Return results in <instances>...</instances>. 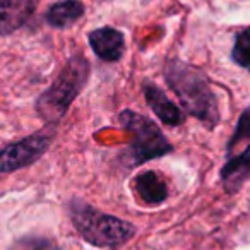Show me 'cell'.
Returning a JSON list of instances; mask_svg holds the SVG:
<instances>
[{
	"label": "cell",
	"instance_id": "obj_1",
	"mask_svg": "<svg viewBox=\"0 0 250 250\" xmlns=\"http://www.w3.org/2000/svg\"><path fill=\"white\" fill-rule=\"evenodd\" d=\"M167 81L180 98L185 111L197 117L208 127L218 124V103L206 77L199 70L180 60H171L167 67Z\"/></svg>",
	"mask_w": 250,
	"mask_h": 250
},
{
	"label": "cell",
	"instance_id": "obj_8",
	"mask_svg": "<svg viewBox=\"0 0 250 250\" xmlns=\"http://www.w3.org/2000/svg\"><path fill=\"white\" fill-rule=\"evenodd\" d=\"M143 91H144V96H146L147 104L158 115V118L161 122H165L167 125H171V127H177V125L182 124L184 115H182L180 108L175 103H171L163 91L158 89L156 86H151V84H144Z\"/></svg>",
	"mask_w": 250,
	"mask_h": 250
},
{
	"label": "cell",
	"instance_id": "obj_3",
	"mask_svg": "<svg viewBox=\"0 0 250 250\" xmlns=\"http://www.w3.org/2000/svg\"><path fill=\"white\" fill-rule=\"evenodd\" d=\"M89 76V63L83 57H72L50 89L40 96L36 108L42 118L48 124H55L65 115L70 103L76 100Z\"/></svg>",
	"mask_w": 250,
	"mask_h": 250
},
{
	"label": "cell",
	"instance_id": "obj_12",
	"mask_svg": "<svg viewBox=\"0 0 250 250\" xmlns=\"http://www.w3.org/2000/svg\"><path fill=\"white\" fill-rule=\"evenodd\" d=\"M231 57L240 67L250 70V29H243L236 35Z\"/></svg>",
	"mask_w": 250,
	"mask_h": 250
},
{
	"label": "cell",
	"instance_id": "obj_14",
	"mask_svg": "<svg viewBox=\"0 0 250 250\" xmlns=\"http://www.w3.org/2000/svg\"><path fill=\"white\" fill-rule=\"evenodd\" d=\"M249 136H250V108H247V110L243 111L242 117H240L238 127H236L235 134H233L231 141H229L228 149H231L236 143H240V141L245 139V137H249Z\"/></svg>",
	"mask_w": 250,
	"mask_h": 250
},
{
	"label": "cell",
	"instance_id": "obj_2",
	"mask_svg": "<svg viewBox=\"0 0 250 250\" xmlns=\"http://www.w3.org/2000/svg\"><path fill=\"white\" fill-rule=\"evenodd\" d=\"M69 209L76 229L87 243L94 247L118 249L129 242L136 233V228L130 223L96 211L93 206L79 199H74Z\"/></svg>",
	"mask_w": 250,
	"mask_h": 250
},
{
	"label": "cell",
	"instance_id": "obj_5",
	"mask_svg": "<svg viewBox=\"0 0 250 250\" xmlns=\"http://www.w3.org/2000/svg\"><path fill=\"white\" fill-rule=\"evenodd\" d=\"M50 143H52V136L40 132L5 146L0 151V173H9V171L21 170L33 165L45 154Z\"/></svg>",
	"mask_w": 250,
	"mask_h": 250
},
{
	"label": "cell",
	"instance_id": "obj_10",
	"mask_svg": "<svg viewBox=\"0 0 250 250\" xmlns=\"http://www.w3.org/2000/svg\"><path fill=\"white\" fill-rule=\"evenodd\" d=\"M136 190L146 204H161L168 197L167 184L154 171L141 173L136 178Z\"/></svg>",
	"mask_w": 250,
	"mask_h": 250
},
{
	"label": "cell",
	"instance_id": "obj_9",
	"mask_svg": "<svg viewBox=\"0 0 250 250\" xmlns=\"http://www.w3.org/2000/svg\"><path fill=\"white\" fill-rule=\"evenodd\" d=\"M250 175V146L242 153L240 156H235L223 167L221 178L223 185H225L226 192L233 194L243 185V182L249 178Z\"/></svg>",
	"mask_w": 250,
	"mask_h": 250
},
{
	"label": "cell",
	"instance_id": "obj_4",
	"mask_svg": "<svg viewBox=\"0 0 250 250\" xmlns=\"http://www.w3.org/2000/svg\"><path fill=\"white\" fill-rule=\"evenodd\" d=\"M118 122L127 132L132 134V143H130L132 165L146 163L173 151L160 127L154 125V122H151L147 117H143L132 110H125L120 113Z\"/></svg>",
	"mask_w": 250,
	"mask_h": 250
},
{
	"label": "cell",
	"instance_id": "obj_11",
	"mask_svg": "<svg viewBox=\"0 0 250 250\" xmlns=\"http://www.w3.org/2000/svg\"><path fill=\"white\" fill-rule=\"evenodd\" d=\"M84 14V5L79 0H62L57 2L46 12V22L53 28H67L74 24Z\"/></svg>",
	"mask_w": 250,
	"mask_h": 250
},
{
	"label": "cell",
	"instance_id": "obj_13",
	"mask_svg": "<svg viewBox=\"0 0 250 250\" xmlns=\"http://www.w3.org/2000/svg\"><path fill=\"white\" fill-rule=\"evenodd\" d=\"M9 250H60L53 240L45 238V236H22L16 240Z\"/></svg>",
	"mask_w": 250,
	"mask_h": 250
},
{
	"label": "cell",
	"instance_id": "obj_7",
	"mask_svg": "<svg viewBox=\"0 0 250 250\" xmlns=\"http://www.w3.org/2000/svg\"><path fill=\"white\" fill-rule=\"evenodd\" d=\"M89 45L93 52L106 62L120 60L125 50V38L115 28H98L89 33Z\"/></svg>",
	"mask_w": 250,
	"mask_h": 250
},
{
	"label": "cell",
	"instance_id": "obj_6",
	"mask_svg": "<svg viewBox=\"0 0 250 250\" xmlns=\"http://www.w3.org/2000/svg\"><path fill=\"white\" fill-rule=\"evenodd\" d=\"M40 0H0V36L11 35L26 24Z\"/></svg>",
	"mask_w": 250,
	"mask_h": 250
}]
</instances>
